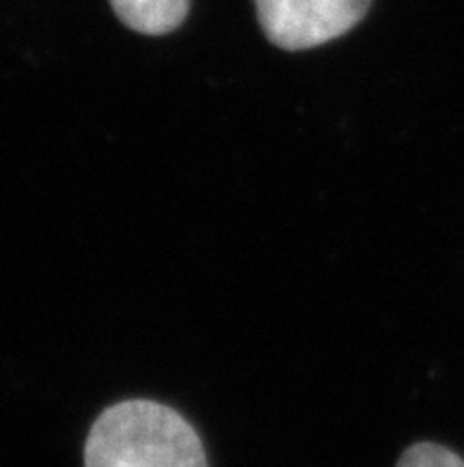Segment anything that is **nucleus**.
<instances>
[{"label": "nucleus", "mask_w": 464, "mask_h": 467, "mask_svg": "<svg viewBox=\"0 0 464 467\" xmlns=\"http://www.w3.org/2000/svg\"><path fill=\"white\" fill-rule=\"evenodd\" d=\"M86 467H209L192 422L152 399H126L102 410L83 446Z\"/></svg>", "instance_id": "nucleus-1"}, {"label": "nucleus", "mask_w": 464, "mask_h": 467, "mask_svg": "<svg viewBox=\"0 0 464 467\" xmlns=\"http://www.w3.org/2000/svg\"><path fill=\"white\" fill-rule=\"evenodd\" d=\"M396 467H464V458L436 441H418L400 453Z\"/></svg>", "instance_id": "nucleus-4"}, {"label": "nucleus", "mask_w": 464, "mask_h": 467, "mask_svg": "<svg viewBox=\"0 0 464 467\" xmlns=\"http://www.w3.org/2000/svg\"><path fill=\"white\" fill-rule=\"evenodd\" d=\"M265 38L283 50H308L358 26L372 0H253Z\"/></svg>", "instance_id": "nucleus-2"}, {"label": "nucleus", "mask_w": 464, "mask_h": 467, "mask_svg": "<svg viewBox=\"0 0 464 467\" xmlns=\"http://www.w3.org/2000/svg\"><path fill=\"white\" fill-rule=\"evenodd\" d=\"M124 26L142 36H166L180 29L192 0H109Z\"/></svg>", "instance_id": "nucleus-3"}]
</instances>
